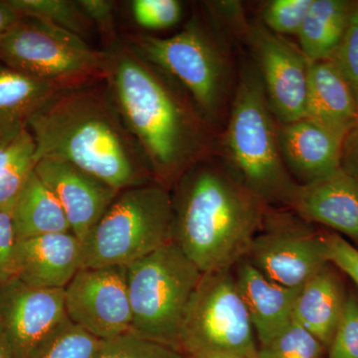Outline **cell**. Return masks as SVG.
<instances>
[{
	"mask_svg": "<svg viewBox=\"0 0 358 358\" xmlns=\"http://www.w3.org/2000/svg\"><path fill=\"white\" fill-rule=\"evenodd\" d=\"M103 82L145 155L155 182L171 190L200 160L216 155L219 131L176 81L124 39L103 49Z\"/></svg>",
	"mask_w": 358,
	"mask_h": 358,
	"instance_id": "1",
	"label": "cell"
},
{
	"mask_svg": "<svg viewBox=\"0 0 358 358\" xmlns=\"http://www.w3.org/2000/svg\"><path fill=\"white\" fill-rule=\"evenodd\" d=\"M34 160L67 162L122 192L155 181L105 82L63 90L27 122Z\"/></svg>",
	"mask_w": 358,
	"mask_h": 358,
	"instance_id": "2",
	"label": "cell"
},
{
	"mask_svg": "<svg viewBox=\"0 0 358 358\" xmlns=\"http://www.w3.org/2000/svg\"><path fill=\"white\" fill-rule=\"evenodd\" d=\"M171 196L173 242L202 274L232 270L245 258L268 209L216 155L188 169Z\"/></svg>",
	"mask_w": 358,
	"mask_h": 358,
	"instance_id": "3",
	"label": "cell"
},
{
	"mask_svg": "<svg viewBox=\"0 0 358 358\" xmlns=\"http://www.w3.org/2000/svg\"><path fill=\"white\" fill-rule=\"evenodd\" d=\"M122 39L148 62L173 78L220 133L239 77L233 53L235 39L229 33L202 8L173 36L131 33Z\"/></svg>",
	"mask_w": 358,
	"mask_h": 358,
	"instance_id": "4",
	"label": "cell"
},
{
	"mask_svg": "<svg viewBox=\"0 0 358 358\" xmlns=\"http://www.w3.org/2000/svg\"><path fill=\"white\" fill-rule=\"evenodd\" d=\"M278 127L255 66L245 62L215 155L268 208L289 210L300 185L282 159Z\"/></svg>",
	"mask_w": 358,
	"mask_h": 358,
	"instance_id": "5",
	"label": "cell"
},
{
	"mask_svg": "<svg viewBox=\"0 0 358 358\" xmlns=\"http://www.w3.org/2000/svg\"><path fill=\"white\" fill-rule=\"evenodd\" d=\"M173 242L171 190L152 181L117 195L83 242L82 268L129 266Z\"/></svg>",
	"mask_w": 358,
	"mask_h": 358,
	"instance_id": "6",
	"label": "cell"
},
{
	"mask_svg": "<svg viewBox=\"0 0 358 358\" xmlns=\"http://www.w3.org/2000/svg\"><path fill=\"white\" fill-rule=\"evenodd\" d=\"M201 277L173 242L127 266L131 333L180 350L181 326Z\"/></svg>",
	"mask_w": 358,
	"mask_h": 358,
	"instance_id": "7",
	"label": "cell"
},
{
	"mask_svg": "<svg viewBox=\"0 0 358 358\" xmlns=\"http://www.w3.org/2000/svg\"><path fill=\"white\" fill-rule=\"evenodd\" d=\"M180 350L189 358H256L253 324L232 270L205 273L186 310Z\"/></svg>",
	"mask_w": 358,
	"mask_h": 358,
	"instance_id": "8",
	"label": "cell"
},
{
	"mask_svg": "<svg viewBox=\"0 0 358 358\" xmlns=\"http://www.w3.org/2000/svg\"><path fill=\"white\" fill-rule=\"evenodd\" d=\"M0 61L21 74L66 90L103 81L106 54L57 25L21 17L0 44Z\"/></svg>",
	"mask_w": 358,
	"mask_h": 358,
	"instance_id": "9",
	"label": "cell"
},
{
	"mask_svg": "<svg viewBox=\"0 0 358 358\" xmlns=\"http://www.w3.org/2000/svg\"><path fill=\"white\" fill-rule=\"evenodd\" d=\"M246 258L268 279L293 289L329 263L324 229L288 209H268Z\"/></svg>",
	"mask_w": 358,
	"mask_h": 358,
	"instance_id": "10",
	"label": "cell"
},
{
	"mask_svg": "<svg viewBox=\"0 0 358 358\" xmlns=\"http://www.w3.org/2000/svg\"><path fill=\"white\" fill-rule=\"evenodd\" d=\"M271 110L279 124L306 117L308 59L300 47L250 22L244 38Z\"/></svg>",
	"mask_w": 358,
	"mask_h": 358,
	"instance_id": "11",
	"label": "cell"
},
{
	"mask_svg": "<svg viewBox=\"0 0 358 358\" xmlns=\"http://www.w3.org/2000/svg\"><path fill=\"white\" fill-rule=\"evenodd\" d=\"M68 319L101 341L131 331L124 266L82 268L64 289Z\"/></svg>",
	"mask_w": 358,
	"mask_h": 358,
	"instance_id": "12",
	"label": "cell"
},
{
	"mask_svg": "<svg viewBox=\"0 0 358 358\" xmlns=\"http://www.w3.org/2000/svg\"><path fill=\"white\" fill-rule=\"evenodd\" d=\"M64 289L35 288L17 278L0 284V327L13 358H26L67 317Z\"/></svg>",
	"mask_w": 358,
	"mask_h": 358,
	"instance_id": "13",
	"label": "cell"
},
{
	"mask_svg": "<svg viewBox=\"0 0 358 358\" xmlns=\"http://www.w3.org/2000/svg\"><path fill=\"white\" fill-rule=\"evenodd\" d=\"M34 171L64 209L71 232L82 243L120 192L95 176L60 160H38Z\"/></svg>",
	"mask_w": 358,
	"mask_h": 358,
	"instance_id": "14",
	"label": "cell"
},
{
	"mask_svg": "<svg viewBox=\"0 0 358 358\" xmlns=\"http://www.w3.org/2000/svg\"><path fill=\"white\" fill-rule=\"evenodd\" d=\"M289 210L313 225L341 235L358 249V183L343 169L299 186Z\"/></svg>",
	"mask_w": 358,
	"mask_h": 358,
	"instance_id": "15",
	"label": "cell"
},
{
	"mask_svg": "<svg viewBox=\"0 0 358 358\" xmlns=\"http://www.w3.org/2000/svg\"><path fill=\"white\" fill-rule=\"evenodd\" d=\"M280 148L289 174L299 185H308L341 169L345 136L303 117L279 124Z\"/></svg>",
	"mask_w": 358,
	"mask_h": 358,
	"instance_id": "16",
	"label": "cell"
},
{
	"mask_svg": "<svg viewBox=\"0 0 358 358\" xmlns=\"http://www.w3.org/2000/svg\"><path fill=\"white\" fill-rule=\"evenodd\" d=\"M82 264L83 243L72 232L20 239L14 278L35 288L65 289Z\"/></svg>",
	"mask_w": 358,
	"mask_h": 358,
	"instance_id": "17",
	"label": "cell"
},
{
	"mask_svg": "<svg viewBox=\"0 0 358 358\" xmlns=\"http://www.w3.org/2000/svg\"><path fill=\"white\" fill-rule=\"evenodd\" d=\"M238 291L255 331L259 346L266 345L293 322L299 289L268 279L245 258L232 268Z\"/></svg>",
	"mask_w": 358,
	"mask_h": 358,
	"instance_id": "18",
	"label": "cell"
},
{
	"mask_svg": "<svg viewBox=\"0 0 358 358\" xmlns=\"http://www.w3.org/2000/svg\"><path fill=\"white\" fill-rule=\"evenodd\" d=\"M343 273L329 263L299 289L293 320L327 348L331 345L348 296Z\"/></svg>",
	"mask_w": 358,
	"mask_h": 358,
	"instance_id": "19",
	"label": "cell"
},
{
	"mask_svg": "<svg viewBox=\"0 0 358 358\" xmlns=\"http://www.w3.org/2000/svg\"><path fill=\"white\" fill-rule=\"evenodd\" d=\"M305 117L345 136L358 122L355 96L331 59L308 60Z\"/></svg>",
	"mask_w": 358,
	"mask_h": 358,
	"instance_id": "20",
	"label": "cell"
},
{
	"mask_svg": "<svg viewBox=\"0 0 358 358\" xmlns=\"http://www.w3.org/2000/svg\"><path fill=\"white\" fill-rule=\"evenodd\" d=\"M355 0H313L300 32L299 47L310 61L334 57L346 28Z\"/></svg>",
	"mask_w": 358,
	"mask_h": 358,
	"instance_id": "21",
	"label": "cell"
},
{
	"mask_svg": "<svg viewBox=\"0 0 358 358\" xmlns=\"http://www.w3.org/2000/svg\"><path fill=\"white\" fill-rule=\"evenodd\" d=\"M11 216L18 240L71 232L64 209L35 171L23 188Z\"/></svg>",
	"mask_w": 358,
	"mask_h": 358,
	"instance_id": "22",
	"label": "cell"
},
{
	"mask_svg": "<svg viewBox=\"0 0 358 358\" xmlns=\"http://www.w3.org/2000/svg\"><path fill=\"white\" fill-rule=\"evenodd\" d=\"M60 91L63 90L21 74L0 61V129L27 128L30 117Z\"/></svg>",
	"mask_w": 358,
	"mask_h": 358,
	"instance_id": "23",
	"label": "cell"
},
{
	"mask_svg": "<svg viewBox=\"0 0 358 358\" xmlns=\"http://www.w3.org/2000/svg\"><path fill=\"white\" fill-rule=\"evenodd\" d=\"M102 343L66 317L26 358H96Z\"/></svg>",
	"mask_w": 358,
	"mask_h": 358,
	"instance_id": "24",
	"label": "cell"
},
{
	"mask_svg": "<svg viewBox=\"0 0 358 358\" xmlns=\"http://www.w3.org/2000/svg\"><path fill=\"white\" fill-rule=\"evenodd\" d=\"M16 13L22 17L37 18L57 25L63 29L85 37L93 24L73 0H8Z\"/></svg>",
	"mask_w": 358,
	"mask_h": 358,
	"instance_id": "25",
	"label": "cell"
},
{
	"mask_svg": "<svg viewBox=\"0 0 358 358\" xmlns=\"http://www.w3.org/2000/svg\"><path fill=\"white\" fill-rule=\"evenodd\" d=\"M327 348L305 327L292 322L284 331L260 345L256 358H326Z\"/></svg>",
	"mask_w": 358,
	"mask_h": 358,
	"instance_id": "26",
	"label": "cell"
},
{
	"mask_svg": "<svg viewBox=\"0 0 358 358\" xmlns=\"http://www.w3.org/2000/svg\"><path fill=\"white\" fill-rule=\"evenodd\" d=\"M96 358H189L171 346L128 333L103 341Z\"/></svg>",
	"mask_w": 358,
	"mask_h": 358,
	"instance_id": "27",
	"label": "cell"
},
{
	"mask_svg": "<svg viewBox=\"0 0 358 358\" xmlns=\"http://www.w3.org/2000/svg\"><path fill=\"white\" fill-rule=\"evenodd\" d=\"M313 0H272L261 10V24L280 35H298Z\"/></svg>",
	"mask_w": 358,
	"mask_h": 358,
	"instance_id": "28",
	"label": "cell"
},
{
	"mask_svg": "<svg viewBox=\"0 0 358 358\" xmlns=\"http://www.w3.org/2000/svg\"><path fill=\"white\" fill-rule=\"evenodd\" d=\"M326 358H358V289L355 285L348 287L345 310Z\"/></svg>",
	"mask_w": 358,
	"mask_h": 358,
	"instance_id": "29",
	"label": "cell"
},
{
	"mask_svg": "<svg viewBox=\"0 0 358 358\" xmlns=\"http://www.w3.org/2000/svg\"><path fill=\"white\" fill-rule=\"evenodd\" d=\"M131 9L136 24L154 31L173 27L182 16V3L178 0H133Z\"/></svg>",
	"mask_w": 358,
	"mask_h": 358,
	"instance_id": "30",
	"label": "cell"
},
{
	"mask_svg": "<svg viewBox=\"0 0 358 358\" xmlns=\"http://www.w3.org/2000/svg\"><path fill=\"white\" fill-rule=\"evenodd\" d=\"M331 60L350 85L358 105V0H355L345 36Z\"/></svg>",
	"mask_w": 358,
	"mask_h": 358,
	"instance_id": "31",
	"label": "cell"
},
{
	"mask_svg": "<svg viewBox=\"0 0 358 358\" xmlns=\"http://www.w3.org/2000/svg\"><path fill=\"white\" fill-rule=\"evenodd\" d=\"M34 169V154H28L14 162L0 176V211L13 214L16 202Z\"/></svg>",
	"mask_w": 358,
	"mask_h": 358,
	"instance_id": "32",
	"label": "cell"
},
{
	"mask_svg": "<svg viewBox=\"0 0 358 358\" xmlns=\"http://www.w3.org/2000/svg\"><path fill=\"white\" fill-rule=\"evenodd\" d=\"M77 3L94 27L100 32L105 49L110 48L122 39L115 27V2L109 0H77Z\"/></svg>",
	"mask_w": 358,
	"mask_h": 358,
	"instance_id": "33",
	"label": "cell"
},
{
	"mask_svg": "<svg viewBox=\"0 0 358 358\" xmlns=\"http://www.w3.org/2000/svg\"><path fill=\"white\" fill-rule=\"evenodd\" d=\"M324 236L329 262L348 275L358 289V249L331 231L324 229Z\"/></svg>",
	"mask_w": 358,
	"mask_h": 358,
	"instance_id": "34",
	"label": "cell"
},
{
	"mask_svg": "<svg viewBox=\"0 0 358 358\" xmlns=\"http://www.w3.org/2000/svg\"><path fill=\"white\" fill-rule=\"evenodd\" d=\"M34 152V141L27 128L0 129V176L21 157Z\"/></svg>",
	"mask_w": 358,
	"mask_h": 358,
	"instance_id": "35",
	"label": "cell"
},
{
	"mask_svg": "<svg viewBox=\"0 0 358 358\" xmlns=\"http://www.w3.org/2000/svg\"><path fill=\"white\" fill-rule=\"evenodd\" d=\"M17 241L13 216L0 211V284L15 277L14 259Z\"/></svg>",
	"mask_w": 358,
	"mask_h": 358,
	"instance_id": "36",
	"label": "cell"
},
{
	"mask_svg": "<svg viewBox=\"0 0 358 358\" xmlns=\"http://www.w3.org/2000/svg\"><path fill=\"white\" fill-rule=\"evenodd\" d=\"M341 169L358 183V122L343 140Z\"/></svg>",
	"mask_w": 358,
	"mask_h": 358,
	"instance_id": "37",
	"label": "cell"
},
{
	"mask_svg": "<svg viewBox=\"0 0 358 358\" xmlns=\"http://www.w3.org/2000/svg\"><path fill=\"white\" fill-rule=\"evenodd\" d=\"M21 17L8 0H0V44Z\"/></svg>",
	"mask_w": 358,
	"mask_h": 358,
	"instance_id": "38",
	"label": "cell"
},
{
	"mask_svg": "<svg viewBox=\"0 0 358 358\" xmlns=\"http://www.w3.org/2000/svg\"><path fill=\"white\" fill-rule=\"evenodd\" d=\"M0 358H13V350L10 345L1 327H0Z\"/></svg>",
	"mask_w": 358,
	"mask_h": 358,
	"instance_id": "39",
	"label": "cell"
}]
</instances>
